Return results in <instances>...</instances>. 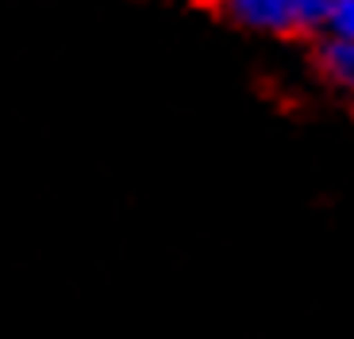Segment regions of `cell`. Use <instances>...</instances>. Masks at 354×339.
<instances>
[{"instance_id":"6da1fadb","label":"cell","mask_w":354,"mask_h":339,"mask_svg":"<svg viewBox=\"0 0 354 339\" xmlns=\"http://www.w3.org/2000/svg\"><path fill=\"white\" fill-rule=\"evenodd\" d=\"M223 16L231 24L274 39H301L297 35V8L292 0H223Z\"/></svg>"},{"instance_id":"7a4b0ae2","label":"cell","mask_w":354,"mask_h":339,"mask_svg":"<svg viewBox=\"0 0 354 339\" xmlns=\"http://www.w3.org/2000/svg\"><path fill=\"white\" fill-rule=\"evenodd\" d=\"M312 66L331 89L354 97V35H335V31H324L316 35L312 46Z\"/></svg>"},{"instance_id":"3957f363","label":"cell","mask_w":354,"mask_h":339,"mask_svg":"<svg viewBox=\"0 0 354 339\" xmlns=\"http://www.w3.org/2000/svg\"><path fill=\"white\" fill-rule=\"evenodd\" d=\"M328 31H335V35H354V0H331Z\"/></svg>"},{"instance_id":"277c9868","label":"cell","mask_w":354,"mask_h":339,"mask_svg":"<svg viewBox=\"0 0 354 339\" xmlns=\"http://www.w3.org/2000/svg\"><path fill=\"white\" fill-rule=\"evenodd\" d=\"M196 4H204V8H223V0H196Z\"/></svg>"}]
</instances>
